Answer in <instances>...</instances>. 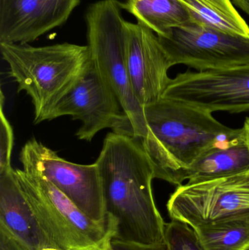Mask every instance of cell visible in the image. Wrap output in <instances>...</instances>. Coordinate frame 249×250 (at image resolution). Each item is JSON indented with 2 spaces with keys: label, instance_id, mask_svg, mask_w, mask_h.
Segmentation results:
<instances>
[{
  "label": "cell",
  "instance_id": "cell-24",
  "mask_svg": "<svg viewBox=\"0 0 249 250\" xmlns=\"http://www.w3.org/2000/svg\"><path fill=\"white\" fill-rule=\"evenodd\" d=\"M103 250H114L113 249L112 247H111V242H109V243H108V245H107V246L105 247V248H104Z\"/></svg>",
  "mask_w": 249,
  "mask_h": 250
},
{
  "label": "cell",
  "instance_id": "cell-20",
  "mask_svg": "<svg viewBox=\"0 0 249 250\" xmlns=\"http://www.w3.org/2000/svg\"><path fill=\"white\" fill-rule=\"evenodd\" d=\"M0 250H32L26 244L15 236L0 223Z\"/></svg>",
  "mask_w": 249,
  "mask_h": 250
},
{
  "label": "cell",
  "instance_id": "cell-15",
  "mask_svg": "<svg viewBox=\"0 0 249 250\" xmlns=\"http://www.w3.org/2000/svg\"><path fill=\"white\" fill-rule=\"evenodd\" d=\"M123 7L159 37L193 22L178 0H126Z\"/></svg>",
  "mask_w": 249,
  "mask_h": 250
},
{
  "label": "cell",
  "instance_id": "cell-7",
  "mask_svg": "<svg viewBox=\"0 0 249 250\" xmlns=\"http://www.w3.org/2000/svg\"><path fill=\"white\" fill-rule=\"evenodd\" d=\"M20 161L23 167L32 169L49 181L88 217L102 224L109 223L96 163L67 161L36 139L23 146Z\"/></svg>",
  "mask_w": 249,
  "mask_h": 250
},
{
  "label": "cell",
  "instance_id": "cell-18",
  "mask_svg": "<svg viewBox=\"0 0 249 250\" xmlns=\"http://www.w3.org/2000/svg\"><path fill=\"white\" fill-rule=\"evenodd\" d=\"M165 242L169 250H206L194 229L177 220L166 223Z\"/></svg>",
  "mask_w": 249,
  "mask_h": 250
},
{
  "label": "cell",
  "instance_id": "cell-10",
  "mask_svg": "<svg viewBox=\"0 0 249 250\" xmlns=\"http://www.w3.org/2000/svg\"><path fill=\"white\" fill-rule=\"evenodd\" d=\"M163 97L211 113L249 111V64L224 70L186 72L171 79Z\"/></svg>",
  "mask_w": 249,
  "mask_h": 250
},
{
  "label": "cell",
  "instance_id": "cell-22",
  "mask_svg": "<svg viewBox=\"0 0 249 250\" xmlns=\"http://www.w3.org/2000/svg\"><path fill=\"white\" fill-rule=\"evenodd\" d=\"M232 1L238 8L249 16V0H232Z\"/></svg>",
  "mask_w": 249,
  "mask_h": 250
},
{
  "label": "cell",
  "instance_id": "cell-6",
  "mask_svg": "<svg viewBox=\"0 0 249 250\" xmlns=\"http://www.w3.org/2000/svg\"><path fill=\"white\" fill-rule=\"evenodd\" d=\"M159 39L172 67L184 64L203 72L249 64V38L194 22L174 28Z\"/></svg>",
  "mask_w": 249,
  "mask_h": 250
},
{
  "label": "cell",
  "instance_id": "cell-5",
  "mask_svg": "<svg viewBox=\"0 0 249 250\" xmlns=\"http://www.w3.org/2000/svg\"><path fill=\"white\" fill-rule=\"evenodd\" d=\"M123 9L117 0H100L89 7L87 45L94 65L116 95L134 136L143 141L149 130L144 107L134 94L127 69V21Z\"/></svg>",
  "mask_w": 249,
  "mask_h": 250
},
{
  "label": "cell",
  "instance_id": "cell-25",
  "mask_svg": "<svg viewBox=\"0 0 249 250\" xmlns=\"http://www.w3.org/2000/svg\"><path fill=\"white\" fill-rule=\"evenodd\" d=\"M39 250H61L57 249V248H42V249H41Z\"/></svg>",
  "mask_w": 249,
  "mask_h": 250
},
{
  "label": "cell",
  "instance_id": "cell-23",
  "mask_svg": "<svg viewBox=\"0 0 249 250\" xmlns=\"http://www.w3.org/2000/svg\"><path fill=\"white\" fill-rule=\"evenodd\" d=\"M243 128H244L246 139H247L249 147V118H247V120H246L245 123H244V126H243Z\"/></svg>",
  "mask_w": 249,
  "mask_h": 250
},
{
  "label": "cell",
  "instance_id": "cell-14",
  "mask_svg": "<svg viewBox=\"0 0 249 250\" xmlns=\"http://www.w3.org/2000/svg\"><path fill=\"white\" fill-rule=\"evenodd\" d=\"M249 172V147L244 128L205 153L190 169L189 183L235 176Z\"/></svg>",
  "mask_w": 249,
  "mask_h": 250
},
{
  "label": "cell",
  "instance_id": "cell-11",
  "mask_svg": "<svg viewBox=\"0 0 249 250\" xmlns=\"http://www.w3.org/2000/svg\"><path fill=\"white\" fill-rule=\"evenodd\" d=\"M127 64L134 94L143 107L163 97L172 66L158 35L138 21H127Z\"/></svg>",
  "mask_w": 249,
  "mask_h": 250
},
{
  "label": "cell",
  "instance_id": "cell-17",
  "mask_svg": "<svg viewBox=\"0 0 249 250\" xmlns=\"http://www.w3.org/2000/svg\"><path fill=\"white\" fill-rule=\"evenodd\" d=\"M192 229L206 250H246L249 247V211Z\"/></svg>",
  "mask_w": 249,
  "mask_h": 250
},
{
  "label": "cell",
  "instance_id": "cell-4",
  "mask_svg": "<svg viewBox=\"0 0 249 250\" xmlns=\"http://www.w3.org/2000/svg\"><path fill=\"white\" fill-rule=\"evenodd\" d=\"M48 248L61 250H103L116 234L114 220L94 221L49 181L29 167L15 170Z\"/></svg>",
  "mask_w": 249,
  "mask_h": 250
},
{
  "label": "cell",
  "instance_id": "cell-16",
  "mask_svg": "<svg viewBox=\"0 0 249 250\" xmlns=\"http://www.w3.org/2000/svg\"><path fill=\"white\" fill-rule=\"evenodd\" d=\"M194 23L249 38V26L232 0H178Z\"/></svg>",
  "mask_w": 249,
  "mask_h": 250
},
{
  "label": "cell",
  "instance_id": "cell-8",
  "mask_svg": "<svg viewBox=\"0 0 249 250\" xmlns=\"http://www.w3.org/2000/svg\"><path fill=\"white\" fill-rule=\"evenodd\" d=\"M171 220L196 227L249 211V172L177 187L167 203Z\"/></svg>",
  "mask_w": 249,
  "mask_h": 250
},
{
  "label": "cell",
  "instance_id": "cell-1",
  "mask_svg": "<svg viewBox=\"0 0 249 250\" xmlns=\"http://www.w3.org/2000/svg\"><path fill=\"white\" fill-rule=\"evenodd\" d=\"M114 239L143 245L165 242V226L153 197L154 168L141 139L111 132L96 161Z\"/></svg>",
  "mask_w": 249,
  "mask_h": 250
},
{
  "label": "cell",
  "instance_id": "cell-12",
  "mask_svg": "<svg viewBox=\"0 0 249 250\" xmlns=\"http://www.w3.org/2000/svg\"><path fill=\"white\" fill-rule=\"evenodd\" d=\"M80 0H0V43L28 44L67 21Z\"/></svg>",
  "mask_w": 249,
  "mask_h": 250
},
{
  "label": "cell",
  "instance_id": "cell-9",
  "mask_svg": "<svg viewBox=\"0 0 249 250\" xmlns=\"http://www.w3.org/2000/svg\"><path fill=\"white\" fill-rule=\"evenodd\" d=\"M64 116H70L81 123L76 133L81 141H92L105 129L134 135L116 95L92 61L74 87L51 110L45 121Z\"/></svg>",
  "mask_w": 249,
  "mask_h": 250
},
{
  "label": "cell",
  "instance_id": "cell-26",
  "mask_svg": "<svg viewBox=\"0 0 249 250\" xmlns=\"http://www.w3.org/2000/svg\"><path fill=\"white\" fill-rule=\"evenodd\" d=\"M249 250V248H247V250Z\"/></svg>",
  "mask_w": 249,
  "mask_h": 250
},
{
  "label": "cell",
  "instance_id": "cell-21",
  "mask_svg": "<svg viewBox=\"0 0 249 250\" xmlns=\"http://www.w3.org/2000/svg\"><path fill=\"white\" fill-rule=\"evenodd\" d=\"M111 245L114 250H169L166 242L158 245H143L113 239Z\"/></svg>",
  "mask_w": 249,
  "mask_h": 250
},
{
  "label": "cell",
  "instance_id": "cell-13",
  "mask_svg": "<svg viewBox=\"0 0 249 250\" xmlns=\"http://www.w3.org/2000/svg\"><path fill=\"white\" fill-rule=\"evenodd\" d=\"M0 223L32 250L48 248L20 189L15 170L0 174Z\"/></svg>",
  "mask_w": 249,
  "mask_h": 250
},
{
  "label": "cell",
  "instance_id": "cell-19",
  "mask_svg": "<svg viewBox=\"0 0 249 250\" xmlns=\"http://www.w3.org/2000/svg\"><path fill=\"white\" fill-rule=\"evenodd\" d=\"M4 94L1 91L0 99V174L9 173L14 169L11 166L13 146V132L4 113Z\"/></svg>",
  "mask_w": 249,
  "mask_h": 250
},
{
  "label": "cell",
  "instance_id": "cell-2",
  "mask_svg": "<svg viewBox=\"0 0 249 250\" xmlns=\"http://www.w3.org/2000/svg\"><path fill=\"white\" fill-rule=\"evenodd\" d=\"M144 112L149 132L141 141L155 179L177 187L205 153L238 130L219 123L213 113L165 97L144 106Z\"/></svg>",
  "mask_w": 249,
  "mask_h": 250
},
{
  "label": "cell",
  "instance_id": "cell-3",
  "mask_svg": "<svg viewBox=\"0 0 249 250\" xmlns=\"http://www.w3.org/2000/svg\"><path fill=\"white\" fill-rule=\"evenodd\" d=\"M0 51L19 92L32 100L35 124L45 121L92 63L88 45L68 42L41 47L0 43Z\"/></svg>",
  "mask_w": 249,
  "mask_h": 250
}]
</instances>
